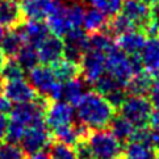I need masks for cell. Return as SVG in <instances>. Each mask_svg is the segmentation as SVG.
Wrapping results in <instances>:
<instances>
[{"label": "cell", "mask_w": 159, "mask_h": 159, "mask_svg": "<svg viewBox=\"0 0 159 159\" xmlns=\"http://www.w3.org/2000/svg\"><path fill=\"white\" fill-rule=\"evenodd\" d=\"M75 111L78 121L92 130L105 129L116 115L112 104L95 89L84 93Z\"/></svg>", "instance_id": "1"}, {"label": "cell", "mask_w": 159, "mask_h": 159, "mask_svg": "<svg viewBox=\"0 0 159 159\" xmlns=\"http://www.w3.org/2000/svg\"><path fill=\"white\" fill-rule=\"evenodd\" d=\"M28 78H29V83L32 84V87L37 91L39 96L50 101L62 100L63 83H61L57 79L52 66L38 65L29 71Z\"/></svg>", "instance_id": "2"}, {"label": "cell", "mask_w": 159, "mask_h": 159, "mask_svg": "<svg viewBox=\"0 0 159 159\" xmlns=\"http://www.w3.org/2000/svg\"><path fill=\"white\" fill-rule=\"evenodd\" d=\"M86 142L93 159H117L124 152V146L108 129L91 130Z\"/></svg>", "instance_id": "3"}, {"label": "cell", "mask_w": 159, "mask_h": 159, "mask_svg": "<svg viewBox=\"0 0 159 159\" xmlns=\"http://www.w3.org/2000/svg\"><path fill=\"white\" fill-rule=\"evenodd\" d=\"M152 112L154 108L147 96L128 95L126 100L120 107V115L132 122L135 128L149 126Z\"/></svg>", "instance_id": "4"}, {"label": "cell", "mask_w": 159, "mask_h": 159, "mask_svg": "<svg viewBox=\"0 0 159 159\" xmlns=\"http://www.w3.org/2000/svg\"><path fill=\"white\" fill-rule=\"evenodd\" d=\"M53 139V133L48 128L46 122H38L36 125L26 128L25 133L20 141L21 150L25 152V155L37 154V152H41L43 149L49 147Z\"/></svg>", "instance_id": "5"}, {"label": "cell", "mask_w": 159, "mask_h": 159, "mask_svg": "<svg viewBox=\"0 0 159 159\" xmlns=\"http://www.w3.org/2000/svg\"><path fill=\"white\" fill-rule=\"evenodd\" d=\"M105 72L109 74L113 79H116L125 88H126L128 83L130 82V79L135 75L132 58L125 53H122L118 48H116L113 52H111L107 55Z\"/></svg>", "instance_id": "6"}, {"label": "cell", "mask_w": 159, "mask_h": 159, "mask_svg": "<svg viewBox=\"0 0 159 159\" xmlns=\"http://www.w3.org/2000/svg\"><path fill=\"white\" fill-rule=\"evenodd\" d=\"M76 111L71 104L63 100L50 101L45 111V122L48 128L54 132L57 129L72 125L76 120Z\"/></svg>", "instance_id": "7"}, {"label": "cell", "mask_w": 159, "mask_h": 159, "mask_svg": "<svg viewBox=\"0 0 159 159\" xmlns=\"http://www.w3.org/2000/svg\"><path fill=\"white\" fill-rule=\"evenodd\" d=\"M65 59L80 65L84 54L88 49V33L83 28L71 29L63 37Z\"/></svg>", "instance_id": "8"}, {"label": "cell", "mask_w": 159, "mask_h": 159, "mask_svg": "<svg viewBox=\"0 0 159 159\" xmlns=\"http://www.w3.org/2000/svg\"><path fill=\"white\" fill-rule=\"evenodd\" d=\"M3 95L15 104H24L36 101L39 95L37 91L32 87V84L22 79H15V80H5Z\"/></svg>", "instance_id": "9"}, {"label": "cell", "mask_w": 159, "mask_h": 159, "mask_svg": "<svg viewBox=\"0 0 159 159\" xmlns=\"http://www.w3.org/2000/svg\"><path fill=\"white\" fill-rule=\"evenodd\" d=\"M105 54L87 49L80 62V71L83 79L88 84H93L105 72Z\"/></svg>", "instance_id": "10"}, {"label": "cell", "mask_w": 159, "mask_h": 159, "mask_svg": "<svg viewBox=\"0 0 159 159\" xmlns=\"http://www.w3.org/2000/svg\"><path fill=\"white\" fill-rule=\"evenodd\" d=\"M150 13L151 8L142 4L137 0H124L121 15H124L137 29L143 30L146 34L150 28Z\"/></svg>", "instance_id": "11"}, {"label": "cell", "mask_w": 159, "mask_h": 159, "mask_svg": "<svg viewBox=\"0 0 159 159\" xmlns=\"http://www.w3.org/2000/svg\"><path fill=\"white\" fill-rule=\"evenodd\" d=\"M39 65L54 66L65 58V42L63 38L55 34H50L45 41L37 48Z\"/></svg>", "instance_id": "12"}, {"label": "cell", "mask_w": 159, "mask_h": 159, "mask_svg": "<svg viewBox=\"0 0 159 159\" xmlns=\"http://www.w3.org/2000/svg\"><path fill=\"white\" fill-rule=\"evenodd\" d=\"M21 11L25 20L45 21L57 7V0H22Z\"/></svg>", "instance_id": "13"}, {"label": "cell", "mask_w": 159, "mask_h": 159, "mask_svg": "<svg viewBox=\"0 0 159 159\" xmlns=\"http://www.w3.org/2000/svg\"><path fill=\"white\" fill-rule=\"evenodd\" d=\"M147 41V34L141 29H133L116 38L117 48L126 55H138Z\"/></svg>", "instance_id": "14"}, {"label": "cell", "mask_w": 159, "mask_h": 159, "mask_svg": "<svg viewBox=\"0 0 159 159\" xmlns=\"http://www.w3.org/2000/svg\"><path fill=\"white\" fill-rule=\"evenodd\" d=\"M24 20L19 0H0V25L3 28L13 29L20 26Z\"/></svg>", "instance_id": "15"}, {"label": "cell", "mask_w": 159, "mask_h": 159, "mask_svg": "<svg viewBox=\"0 0 159 159\" xmlns=\"http://www.w3.org/2000/svg\"><path fill=\"white\" fill-rule=\"evenodd\" d=\"M139 57L145 71L150 72L151 75L159 74V36L147 37Z\"/></svg>", "instance_id": "16"}, {"label": "cell", "mask_w": 159, "mask_h": 159, "mask_svg": "<svg viewBox=\"0 0 159 159\" xmlns=\"http://www.w3.org/2000/svg\"><path fill=\"white\" fill-rule=\"evenodd\" d=\"M48 26L53 34L63 38L72 28L66 12V3L57 2V7L48 19Z\"/></svg>", "instance_id": "17"}, {"label": "cell", "mask_w": 159, "mask_h": 159, "mask_svg": "<svg viewBox=\"0 0 159 159\" xmlns=\"http://www.w3.org/2000/svg\"><path fill=\"white\" fill-rule=\"evenodd\" d=\"M21 25L17 28H13V29H8L5 32L2 42H0V49L3 50V53L5 54L7 58H15L20 52V49L26 43Z\"/></svg>", "instance_id": "18"}, {"label": "cell", "mask_w": 159, "mask_h": 159, "mask_svg": "<svg viewBox=\"0 0 159 159\" xmlns=\"http://www.w3.org/2000/svg\"><path fill=\"white\" fill-rule=\"evenodd\" d=\"M21 28L22 32H24L26 43H30L34 48H38L45 39L52 34V32H50L48 26V22L45 21L28 20L21 25Z\"/></svg>", "instance_id": "19"}, {"label": "cell", "mask_w": 159, "mask_h": 159, "mask_svg": "<svg viewBox=\"0 0 159 159\" xmlns=\"http://www.w3.org/2000/svg\"><path fill=\"white\" fill-rule=\"evenodd\" d=\"M107 128L122 146H126L132 141L133 134L135 132V129H137L132 122L128 121L121 115H115V117L111 120L109 125Z\"/></svg>", "instance_id": "20"}, {"label": "cell", "mask_w": 159, "mask_h": 159, "mask_svg": "<svg viewBox=\"0 0 159 159\" xmlns=\"http://www.w3.org/2000/svg\"><path fill=\"white\" fill-rule=\"evenodd\" d=\"M86 80L83 78H75L72 80L63 83L62 87V100L71 104L72 107H76L78 103L82 100L86 91Z\"/></svg>", "instance_id": "21"}, {"label": "cell", "mask_w": 159, "mask_h": 159, "mask_svg": "<svg viewBox=\"0 0 159 159\" xmlns=\"http://www.w3.org/2000/svg\"><path fill=\"white\" fill-rule=\"evenodd\" d=\"M152 79L154 75H151L147 71H141L130 79V82L126 86V92L128 95H134V96H147L150 92Z\"/></svg>", "instance_id": "22"}, {"label": "cell", "mask_w": 159, "mask_h": 159, "mask_svg": "<svg viewBox=\"0 0 159 159\" xmlns=\"http://www.w3.org/2000/svg\"><path fill=\"white\" fill-rule=\"evenodd\" d=\"M108 16H105L103 12H100L99 9L91 7L87 9L86 17H84L83 28L88 34H93L98 32H104L105 26L108 24Z\"/></svg>", "instance_id": "23"}, {"label": "cell", "mask_w": 159, "mask_h": 159, "mask_svg": "<svg viewBox=\"0 0 159 159\" xmlns=\"http://www.w3.org/2000/svg\"><path fill=\"white\" fill-rule=\"evenodd\" d=\"M116 48V39L105 32H98L93 33V34H88V49H92L108 55Z\"/></svg>", "instance_id": "24"}, {"label": "cell", "mask_w": 159, "mask_h": 159, "mask_svg": "<svg viewBox=\"0 0 159 159\" xmlns=\"http://www.w3.org/2000/svg\"><path fill=\"white\" fill-rule=\"evenodd\" d=\"M52 67L54 70L57 79H58L61 83H66V82L72 80V79H75V78H79L82 74L80 65H76V63H74V62H70L65 58Z\"/></svg>", "instance_id": "25"}, {"label": "cell", "mask_w": 159, "mask_h": 159, "mask_svg": "<svg viewBox=\"0 0 159 159\" xmlns=\"http://www.w3.org/2000/svg\"><path fill=\"white\" fill-rule=\"evenodd\" d=\"M133 29H137V28H134V25L126 17H125L124 15L118 13V15L112 16V17L108 19V24L105 26L104 32L108 33L111 37H113L116 39L117 37H120L121 34H124V33L130 32Z\"/></svg>", "instance_id": "26"}, {"label": "cell", "mask_w": 159, "mask_h": 159, "mask_svg": "<svg viewBox=\"0 0 159 159\" xmlns=\"http://www.w3.org/2000/svg\"><path fill=\"white\" fill-rule=\"evenodd\" d=\"M15 59L17 61L19 65L28 72L39 65L38 50H37V48L32 46L30 43H25L24 46L20 49L17 55L15 57Z\"/></svg>", "instance_id": "27"}, {"label": "cell", "mask_w": 159, "mask_h": 159, "mask_svg": "<svg viewBox=\"0 0 159 159\" xmlns=\"http://www.w3.org/2000/svg\"><path fill=\"white\" fill-rule=\"evenodd\" d=\"M157 151L139 142H129L124 146L122 157L125 159H155Z\"/></svg>", "instance_id": "28"}, {"label": "cell", "mask_w": 159, "mask_h": 159, "mask_svg": "<svg viewBox=\"0 0 159 159\" xmlns=\"http://www.w3.org/2000/svg\"><path fill=\"white\" fill-rule=\"evenodd\" d=\"M92 86H93L96 92H99L100 95H103L104 98L109 96L113 92H116L117 89L125 88L122 84H120L116 80V79H113L109 74H107V72H104L103 75H101L98 80L92 84Z\"/></svg>", "instance_id": "29"}, {"label": "cell", "mask_w": 159, "mask_h": 159, "mask_svg": "<svg viewBox=\"0 0 159 159\" xmlns=\"http://www.w3.org/2000/svg\"><path fill=\"white\" fill-rule=\"evenodd\" d=\"M91 7L99 9L108 17L116 16L121 12L124 0H86Z\"/></svg>", "instance_id": "30"}, {"label": "cell", "mask_w": 159, "mask_h": 159, "mask_svg": "<svg viewBox=\"0 0 159 159\" xmlns=\"http://www.w3.org/2000/svg\"><path fill=\"white\" fill-rule=\"evenodd\" d=\"M48 154L50 159H78L75 149L72 146L55 139H53V142L50 143Z\"/></svg>", "instance_id": "31"}, {"label": "cell", "mask_w": 159, "mask_h": 159, "mask_svg": "<svg viewBox=\"0 0 159 159\" xmlns=\"http://www.w3.org/2000/svg\"><path fill=\"white\" fill-rule=\"evenodd\" d=\"M0 75L4 78V80H15V79L25 78V70L19 65V62L15 58H8L3 67Z\"/></svg>", "instance_id": "32"}, {"label": "cell", "mask_w": 159, "mask_h": 159, "mask_svg": "<svg viewBox=\"0 0 159 159\" xmlns=\"http://www.w3.org/2000/svg\"><path fill=\"white\" fill-rule=\"evenodd\" d=\"M26 128L24 125H21L16 121H12L9 118V126H8V130H7V135H5V142L8 143H13V145H17L20 143V141L24 135Z\"/></svg>", "instance_id": "33"}, {"label": "cell", "mask_w": 159, "mask_h": 159, "mask_svg": "<svg viewBox=\"0 0 159 159\" xmlns=\"http://www.w3.org/2000/svg\"><path fill=\"white\" fill-rule=\"evenodd\" d=\"M0 159H25V152L13 143H0Z\"/></svg>", "instance_id": "34"}, {"label": "cell", "mask_w": 159, "mask_h": 159, "mask_svg": "<svg viewBox=\"0 0 159 159\" xmlns=\"http://www.w3.org/2000/svg\"><path fill=\"white\" fill-rule=\"evenodd\" d=\"M147 98L151 101V105L155 111H159V74L154 75L152 79V84L150 88V92L147 95Z\"/></svg>", "instance_id": "35"}, {"label": "cell", "mask_w": 159, "mask_h": 159, "mask_svg": "<svg viewBox=\"0 0 159 159\" xmlns=\"http://www.w3.org/2000/svg\"><path fill=\"white\" fill-rule=\"evenodd\" d=\"M147 36H159V5L151 8L150 13V28Z\"/></svg>", "instance_id": "36"}, {"label": "cell", "mask_w": 159, "mask_h": 159, "mask_svg": "<svg viewBox=\"0 0 159 159\" xmlns=\"http://www.w3.org/2000/svg\"><path fill=\"white\" fill-rule=\"evenodd\" d=\"M12 108V101L8 100L3 93L0 95V115H9Z\"/></svg>", "instance_id": "37"}, {"label": "cell", "mask_w": 159, "mask_h": 159, "mask_svg": "<svg viewBox=\"0 0 159 159\" xmlns=\"http://www.w3.org/2000/svg\"><path fill=\"white\" fill-rule=\"evenodd\" d=\"M8 126H9L8 115H0V142L5 141V135H7Z\"/></svg>", "instance_id": "38"}, {"label": "cell", "mask_w": 159, "mask_h": 159, "mask_svg": "<svg viewBox=\"0 0 159 159\" xmlns=\"http://www.w3.org/2000/svg\"><path fill=\"white\" fill-rule=\"evenodd\" d=\"M137 2L147 5L149 8H154V7H157V5H159V0H137Z\"/></svg>", "instance_id": "39"}, {"label": "cell", "mask_w": 159, "mask_h": 159, "mask_svg": "<svg viewBox=\"0 0 159 159\" xmlns=\"http://www.w3.org/2000/svg\"><path fill=\"white\" fill-rule=\"evenodd\" d=\"M28 159H50V157H49L48 152L41 151V152H37V154L29 155V158H28Z\"/></svg>", "instance_id": "40"}, {"label": "cell", "mask_w": 159, "mask_h": 159, "mask_svg": "<svg viewBox=\"0 0 159 159\" xmlns=\"http://www.w3.org/2000/svg\"><path fill=\"white\" fill-rule=\"evenodd\" d=\"M7 57H5V54L3 53V50L0 49V72H2V70H3V67H4V65H5V62H7Z\"/></svg>", "instance_id": "41"}, {"label": "cell", "mask_w": 159, "mask_h": 159, "mask_svg": "<svg viewBox=\"0 0 159 159\" xmlns=\"http://www.w3.org/2000/svg\"><path fill=\"white\" fill-rule=\"evenodd\" d=\"M4 83H5V80H4V78L0 75V95L3 93V88H4Z\"/></svg>", "instance_id": "42"}, {"label": "cell", "mask_w": 159, "mask_h": 159, "mask_svg": "<svg viewBox=\"0 0 159 159\" xmlns=\"http://www.w3.org/2000/svg\"><path fill=\"white\" fill-rule=\"evenodd\" d=\"M4 34H5V32H4V28H3L2 25H0V42H2V39H3Z\"/></svg>", "instance_id": "43"}, {"label": "cell", "mask_w": 159, "mask_h": 159, "mask_svg": "<svg viewBox=\"0 0 159 159\" xmlns=\"http://www.w3.org/2000/svg\"><path fill=\"white\" fill-rule=\"evenodd\" d=\"M155 159H159V150L157 151V154H155Z\"/></svg>", "instance_id": "44"}, {"label": "cell", "mask_w": 159, "mask_h": 159, "mask_svg": "<svg viewBox=\"0 0 159 159\" xmlns=\"http://www.w3.org/2000/svg\"><path fill=\"white\" fill-rule=\"evenodd\" d=\"M117 159H125V158H124V157H122V155H121V157H118V158H117Z\"/></svg>", "instance_id": "45"}]
</instances>
